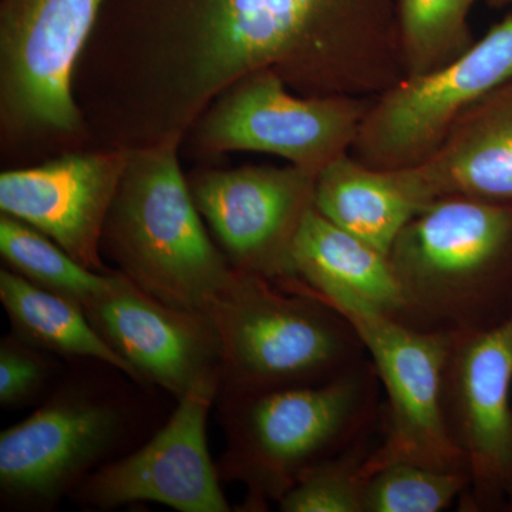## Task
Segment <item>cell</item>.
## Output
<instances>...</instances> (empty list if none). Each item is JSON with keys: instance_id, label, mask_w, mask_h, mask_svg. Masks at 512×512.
I'll return each mask as SVG.
<instances>
[{"instance_id": "cell-1", "label": "cell", "mask_w": 512, "mask_h": 512, "mask_svg": "<svg viewBox=\"0 0 512 512\" xmlns=\"http://www.w3.org/2000/svg\"><path fill=\"white\" fill-rule=\"evenodd\" d=\"M261 70L302 96H380L406 79L397 0H104L74 96L101 146L183 144Z\"/></svg>"}, {"instance_id": "cell-2", "label": "cell", "mask_w": 512, "mask_h": 512, "mask_svg": "<svg viewBox=\"0 0 512 512\" xmlns=\"http://www.w3.org/2000/svg\"><path fill=\"white\" fill-rule=\"evenodd\" d=\"M379 386L369 357L316 386L218 397L227 437L218 471L222 483L247 488L242 510L278 504L313 467L366 440Z\"/></svg>"}, {"instance_id": "cell-3", "label": "cell", "mask_w": 512, "mask_h": 512, "mask_svg": "<svg viewBox=\"0 0 512 512\" xmlns=\"http://www.w3.org/2000/svg\"><path fill=\"white\" fill-rule=\"evenodd\" d=\"M406 325L448 336L512 316V205L447 197L409 221L389 254Z\"/></svg>"}, {"instance_id": "cell-4", "label": "cell", "mask_w": 512, "mask_h": 512, "mask_svg": "<svg viewBox=\"0 0 512 512\" xmlns=\"http://www.w3.org/2000/svg\"><path fill=\"white\" fill-rule=\"evenodd\" d=\"M180 150L178 143L130 150L101 254L161 301L205 313L237 271L195 207Z\"/></svg>"}, {"instance_id": "cell-5", "label": "cell", "mask_w": 512, "mask_h": 512, "mask_svg": "<svg viewBox=\"0 0 512 512\" xmlns=\"http://www.w3.org/2000/svg\"><path fill=\"white\" fill-rule=\"evenodd\" d=\"M84 362L25 420L0 433V498L15 511H52L90 474L130 453L140 433L133 379Z\"/></svg>"}, {"instance_id": "cell-6", "label": "cell", "mask_w": 512, "mask_h": 512, "mask_svg": "<svg viewBox=\"0 0 512 512\" xmlns=\"http://www.w3.org/2000/svg\"><path fill=\"white\" fill-rule=\"evenodd\" d=\"M103 5L104 0L0 2L3 160L35 164L93 148L74 97V74Z\"/></svg>"}, {"instance_id": "cell-7", "label": "cell", "mask_w": 512, "mask_h": 512, "mask_svg": "<svg viewBox=\"0 0 512 512\" xmlns=\"http://www.w3.org/2000/svg\"><path fill=\"white\" fill-rule=\"evenodd\" d=\"M205 315L222 345L218 397L316 386L369 359L342 313L262 276L237 271Z\"/></svg>"}, {"instance_id": "cell-8", "label": "cell", "mask_w": 512, "mask_h": 512, "mask_svg": "<svg viewBox=\"0 0 512 512\" xmlns=\"http://www.w3.org/2000/svg\"><path fill=\"white\" fill-rule=\"evenodd\" d=\"M375 97L302 96L274 72L242 77L198 117L181 147L195 157L262 153L318 175L349 154Z\"/></svg>"}, {"instance_id": "cell-9", "label": "cell", "mask_w": 512, "mask_h": 512, "mask_svg": "<svg viewBox=\"0 0 512 512\" xmlns=\"http://www.w3.org/2000/svg\"><path fill=\"white\" fill-rule=\"evenodd\" d=\"M329 305L356 330L386 392V430L367 457V476L394 463L468 473L444 419V372L454 336L413 328L349 298Z\"/></svg>"}, {"instance_id": "cell-10", "label": "cell", "mask_w": 512, "mask_h": 512, "mask_svg": "<svg viewBox=\"0 0 512 512\" xmlns=\"http://www.w3.org/2000/svg\"><path fill=\"white\" fill-rule=\"evenodd\" d=\"M512 80V16L437 72L375 97L350 156L375 170L420 165L461 114Z\"/></svg>"}, {"instance_id": "cell-11", "label": "cell", "mask_w": 512, "mask_h": 512, "mask_svg": "<svg viewBox=\"0 0 512 512\" xmlns=\"http://www.w3.org/2000/svg\"><path fill=\"white\" fill-rule=\"evenodd\" d=\"M318 175L296 165L195 168L188 188L232 268L298 289L293 245L315 204Z\"/></svg>"}, {"instance_id": "cell-12", "label": "cell", "mask_w": 512, "mask_h": 512, "mask_svg": "<svg viewBox=\"0 0 512 512\" xmlns=\"http://www.w3.org/2000/svg\"><path fill=\"white\" fill-rule=\"evenodd\" d=\"M512 316L456 336L444 372L448 436L466 461L471 511L503 510L512 477Z\"/></svg>"}, {"instance_id": "cell-13", "label": "cell", "mask_w": 512, "mask_h": 512, "mask_svg": "<svg viewBox=\"0 0 512 512\" xmlns=\"http://www.w3.org/2000/svg\"><path fill=\"white\" fill-rule=\"evenodd\" d=\"M84 311L143 386L175 402L195 393L218 397L222 345L204 312L161 301L116 269L110 288Z\"/></svg>"}, {"instance_id": "cell-14", "label": "cell", "mask_w": 512, "mask_h": 512, "mask_svg": "<svg viewBox=\"0 0 512 512\" xmlns=\"http://www.w3.org/2000/svg\"><path fill=\"white\" fill-rule=\"evenodd\" d=\"M217 397L195 393L138 448L90 474L70 494L84 510L153 501L180 512L232 511L208 450L207 421Z\"/></svg>"}, {"instance_id": "cell-15", "label": "cell", "mask_w": 512, "mask_h": 512, "mask_svg": "<svg viewBox=\"0 0 512 512\" xmlns=\"http://www.w3.org/2000/svg\"><path fill=\"white\" fill-rule=\"evenodd\" d=\"M130 150L83 148L0 174V212L32 225L77 262L109 274L101 238Z\"/></svg>"}, {"instance_id": "cell-16", "label": "cell", "mask_w": 512, "mask_h": 512, "mask_svg": "<svg viewBox=\"0 0 512 512\" xmlns=\"http://www.w3.org/2000/svg\"><path fill=\"white\" fill-rule=\"evenodd\" d=\"M393 173L421 207L447 197L512 205V80L461 114L433 156Z\"/></svg>"}, {"instance_id": "cell-17", "label": "cell", "mask_w": 512, "mask_h": 512, "mask_svg": "<svg viewBox=\"0 0 512 512\" xmlns=\"http://www.w3.org/2000/svg\"><path fill=\"white\" fill-rule=\"evenodd\" d=\"M293 268L322 301L349 298L407 322V303L389 255L326 220L315 207L306 215L295 245Z\"/></svg>"}, {"instance_id": "cell-18", "label": "cell", "mask_w": 512, "mask_h": 512, "mask_svg": "<svg viewBox=\"0 0 512 512\" xmlns=\"http://www.w3.org/2000/svg\"><path fill=\"white\" fill-rule=\"evenodd\" d=\"M313 207L336 227L386 255L402 229L424 208L393 171L367 167L350 153L320 171Z\"/></svg>"}, {"instance_id": "cell-19", "label": "cell", "mask_w": 512, "mask_h": 512, "mask_svg": "<svg viewBox=\"0 0 512 512\" xmlns=\"http://www.w3.org/2000/svg\"><path fill=\"white\" fill-rule=\"evenodd\" d=\"M0 302L13 332L33 345L60 359L116 367L140 383L126 360L97 332L80 303L40 288L8 268L0 269Z\"/></svg>"}, {"instance_id": "cell-20", "label": "cell", "mask_w": 512, "mask_h": 512, "mask_svg": "<svg viewBox=\"0 0 512 512\" xmlns=\"http://www.w3.org/2000/svg\"><path fill=\"white\" fill-rule=\"evenodd\" d=\"M0 255L5 268L83 308L113 284L114 269L103 274L86 268L53 239L6 214H0Z\"/></svg>"}, {"instance_id": "cell-21", "label": "cell", "mask_w": 512, "mask_h": 512, "mask_svg": "<svg viewBox=\"0 0 512 512\" xmlns=\"http://www.w3.org/2000/svg\"><path fill=\"white\" fill-rule=\"evenodd\" d=\"M476 0H397L406 79L443 69L476 43L468 16Z\"/></svg>"}, {"instance_id": "cell-22", "label": "cell", "mask_w": 512, "mask_h": 512, "mask_svg": "<svg viewBox=\"0 0 512 512\" xmlns=\"http://www.w3.org/2000/svg\"><path fill=\"white\" fill-rule=\"evenodd\" d=\"M468 488L466 471L394 463L367 477L365 512H441Z\"/></svg>"}, {"instance_id": "cell-23", "label": "cell", "mask_w": 512, "mask_h": 512, "mask_svg": "<svg viewBox=\"0 0 512 512\" xmlns=\"http://www.w3.org/2000/svg\"><path fill=\"white\" fill-rule=\"evenodd\" d=\"M366 440L309 470L278 503L282 512H365Z\"/></svg>"}, {"instance_id": "cell-24", "label": "cell", "mask_w": 512, "mask_h": 512, "mask_svg": "<svg viewBox=\"0 0 512 512\" xmlns=\"http://www.w3.org/2000/svg\"><path fill=\"white\" fill-rule=\"evenodd\" d=\"M60 369L57 356L12 330L0 340V406L22 409L37 402L52 387Z\"/></svg>"}, {"instance_id": "cell-25", "label": "cell", "mask_w": 512, "mask_h": 512, "mask_svg": "<svg viewBox=\"0 0 512 512\" xmlns=\"http://www.w3.org/2000/svg\"><path fill=\"white\" fill-rule=\"evenodd\" d=\"M503 510L512 512V477H511L510 484H508V487H507V493H505Z\"/></svg>"}, {"instance_id": "cell-26", "label": "cell", "mask_w": 512, "mask_h": 512, "mask_svg": "<svg viewBox=\"0 0 512 512\" xmlns=\"http://www.w3.org/2000/svg\"><path fill=\"white\" fill-rule=\"evenodd\" d=\"M491 6H503L507 5V3L512 2V0H487Z\"/></svg>"}]
</instances>
